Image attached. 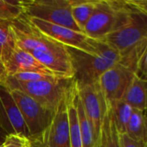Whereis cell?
I'll return each mask as SVG.
<instances>
[{"label": "cell", "instance_id": "d6a6232c", "mask_svg": "<svg viewBox=\"0 0 147 147\" xmlns=\"http://www.w3.org/2000/svg\"><path fill=\"white\" fill-rule=\"evenodd\" d=\"M146 114H147V112H146Z\"/></svg>", "mask_w": 147, "mask_h": 147}, {"label": "cell", "instance_id": "83f0119b", "mask_svg": "<svg viewBox=\"0 0 147 147\" xmlns=\"http://www.w3.org/2000/svg\"><path fill=\"white\" fill-rule=\"evenodd\" d=\"M93 147H105V140H104V134L102 130L101 131V134L97 140H95V143Z\"/></svg>", "mask_w": 147, "mask_h": 147}, {"label": "cell", "instance_id": "836d02e7", "mask_svg": "<svg viewBox=\"0 0 147 147\" xmlns=\"http://www.w3.org/2000/svg\"><path fill=\"white\" fill-rule=\"evenodd\" d=\"M0 85H1V84H0Z\"/></svg>", "mask_w": 147, "mask_h": 147}, {"label": "cell", "instance_id": "6da1fadb", "mask_svg": "<svg viewBox=\"0 0 147 147\" xmlns=\"http://www.w3.org/2000/svg\"><path fill=\"white\" fill-rule=\"evenodd\" d=\"M10 29L15 46L30 53L57 78L70 80L75 78L71 56L66 46L41 33L24 16L10 22Z\"/></svg>", "mask_w": 147, "mask_h": 147}, {"label": "cell", "instance_id": "9c48e42d", "mask_svg": "<svg viewBox=\"0 0 147 147\" xmlns=\"http://www.w3.org/2000/svg\"><path fill=\"white\" fill-rule=\"evenodd\" d=\"M30 140L44 147H71L68 113V87L47 129L38 137Z\"/></svg>", "mask_w": 147, "mask_h": 147}, {"label": "cell", "instance_id": "7c38bea8", "mask_svg": "<svg viewBox=\"0 0 147 147\" xmlns=\"http://www.w3.org/2000/svg\"><path fill=\"white\" fill-rule=\"evenodd\" d=\"M8 134H17L30 139L19 108L10 90L0 85V131Z\"/></svg>", "mask_w": 147, "mask_h": 147}, {"label": "cell", "instance_id": "9a60e30c", "mask_svg": "<svg viewBox=\"0 0 147 147\" xmlns=\"http://www.w3.org/2000/svg\"><path fill=\"white\" fill-rule=\"evenodd\" d=\"M77 91H78V86L76 82L73 78L69 81L68 86V113L71 147H83L80 127H79L77 111L75 107V96Z\"/></svg>", "mask_w": 147, "mask_h": 147}, {"label": "cell", "instance_id": "d4e9b609", "mask_svg": "<svg viewBox=\"0 0 147 147\" xmlns=\"http://www.w3.org/2000/svg\"><path fill=\"white\" fill-rule=\"evenodd\" d=\"M120 147H147V143L134 140L126 134H120Z\"/></svg>", "mask_w": 147, "mask_h": 147}, {"label": "cell", "instance_id": "484cf974", "mask_svg": "<svg viewBox=\"0 0 147 147\" xmlns=\"http://www.w3.org/2000/svg\"><path fill=\"white\" fill-rule=\"evenodd\" d=\"M137 74L142 78L147 79V49L142 55L137 68Z\"/></svg>", "mask_w": 147, "mask_h": 147}, {"label": "cell", "instance_id": "44dd1931", "mask_svg": "<svg viewBox=\"0 0 147 147\" xmlns=\"http://www.w3.org/2000/svg\"><path fill=\"white\" fill-rule=\"evenodd\" d=\"M15 42L10 29V22L0 20V53L3 62L15 49Z\"/></svg>", "mask_w": 147, "mask_h": 147}, {"label": "cell", "instance_id": "f1b7e54d", "mask_svg": "<svg viewBox=\"0 0 147 147\" xmlns=\"http://www.w3.org/2000/svg\"><path fill=\"white\" fill-rule=\"evenodd\" d=\"M133 3L147 13V0H132Z\"/></svg>", "mask_w": 147, "mask_h": 147}, {"label": "cell", "instance_id": "4dcf8cb0", "mask_svg": "<svg viewBox=\"0 0 147 147\" xmlns=\"http://www.w3.org/2000/svg\"><path fill=\"white\" fill-rule=\"evenodd\" d=\"M0 147H3V144H1V145H0Z\"/></svg>", "mask_w": 147, "mask_h": 147}, {"label": "cell", "instance_id": "8992f818", "mask_svg": "<svg viewBox=\"0 0 147 147\" xmlns=\"http://www.w3.org/2000/svg\"><path fill=\"white\" fill-rule=\"evenodd\" d=\"M27 19L29 23L41 33L67 47L75 48L90 54H99L104 47V40H100L91 39L82 32H78L36 18L27 17Z\"/></svg>", "mask_w": 147, "mask_h": 147}, {"label": "cell", "instance_id": "d6986e66", "mask_svg": "<svg viewBox=\"0 0 147 147\" xmlns=\"http://www.w3.org/2000/svg\"><path fill=\"white\" fill-rule=\"evenodd\" d=\"M110 107L112 109L114 125L119 134H126L133 109L123 100L116 102L115 103L110 105Z\"/></svg>", "mask_w": 147, "mask_h": 147}, {"label": "cell", "instance_id": "7a4b0ae2", "mask_svg": "<svg viewBox=\"0 0 147 147\" xmlns=\"http://www.w3.org/2000/svg\"><path fill=\"white\" fill-rule=\"evenodd\" d=\"M130 1L133 5L130 20L104 40L118 52L120 63L137 73L139 62L147 49V13Z\"/></svg>", "mask_w": 147, "mask_h": 147}, {"label": "cell", "instance_id": "52a82bcc", "mask_svg": "<svg viewBox=\"0 0 147 147\" xmlns=\"http://www.w3.org/2000/svg\"><path fill=\"white\" fill-rule=\"evenodd\" d=\"M68 82L69 80L51 78L29 83H17L8 77L5 86L9 90L16 89L23 91L47 109L55 112L66 93Z\"/></svg>", "mask_w": 147, "mask_h": 147}, {"label": "cell", "instance_id": "f546056e", "mask_svg": "<svg viewBox=\"0 0 147 147\" xmlns=\"http://www.w3.org/2000/svg\"><path fill=\"white\" fill-rule=\"evenodd\" d=\"M30 147H44V146H40V145L36 144V143H35V142H33V141L31 140V146Z\"/></svg>", "mask_w": 147, "mask_h": 147}, {"label": "cell", "instance_id": "5bb4252c", "mask_svg": "<svg viewBox=\"0 0 147 147\" xmlns=\"http://www.w3.org/2000/svg\"><path fill=\"white\" fill-rule=\"evenodd\" d=\"M121 100L133 109L147 112V79L135 74Z\"/></svg>", "mask_w": 147, "mask_h": 147}, {"label": "cell", "instance_id": "603a6c76", "mask_svg": "<svg viewBox=\"0 0 147 147\" xmlns=\"http://www.w3.org/2000/svg\"><path fill=\"white\" fill-rule=\"evenodd\" d=\"M9 78L11 80L17 82V83H29V82H35V81L43 80V79L57 78L53 76H47V75L34 73V72H19V73H16L12 76H9Z\"/></svg>", "mask_w": 147, "mask_h": 147}, {"label": "cell", "instance_id": "7402d4cb", "mask_svg": "<svg viewBox=\"0 0 147 147\" xmlns=\"http://www.w3.org/2000/svg\"><path fill=\"white\" fill-rule=\"evenodd\" d=\"M23 16L20 1L0 0V20L12 22Z\"/></svg>", "mask_w": 147, "mask_h": 147}, {"label": "cell", "instance_id": "30bf717a", "mask_svg": "<svg viewBox=\"0 0 147 147\" xmlns=\"http://www.w3.org/2000/svg\"><path fill=\"white\" fill-rule=\"evenodd\" d=\"M135 74L134 71L118 62L100 77L99 85L108 105L122 99Z\"/></svg>", "mask_w": 147, "mask_h": 147}, {"label": "cell", "instance_id": "ffe728a7", "mask_svg": "<svg viewBox=\"0 0 147 147\" xmlns=\"http://www.w3.org/2000/svg\"><path fill=\"white\" fill-rule=\"evenodd\" d=\"M108 105V104H107ZM101 130L104 134L105 147H120V134L114 125L112 109L108 105L107 111L103 120Z\"/></svg>", "mask_w": 147, "mask_h": 147}, {"label": "cell", "instance_id": "277c9868", "mask_svg": "<svg viewBox=\"0 0 147 147\" xmlns=\"http://www.w3.org/2000/svg\"><path fill=\"white\" fill-rule=\"evenodd\" d=\"M68 48L75 71L74 79L78 87L99 83L100 77L120 60L118 52L106 41L99 54H90L72 47Z\"/></svg>", "mask_w": 147, "mask_h": 147}, {"label": "cell", "instance_id": "ac0fdd59", "mask_svg": "<svg viewBox=\"0 0 147 147\" xmlns=\"http://www.w3.org/2000/svg\"><path fill=\"white\" fill-rule=\"evenodd\" d=\"M126 134L131 138L147 143V114L133 109Z\"/></svg>", "mask_w": 147, "mask_h": 147}, {"label": "cell", "instance_id": "8fae6325", "mask_svg": "<svg viewBox=\"0 0 147 147\" xmlns=\"http://www.w3.org/2000/svg\"><path fill=\"white\" fill-rule=\"evenodd\" d=\"M78 91L84 111L93 126L95 140H97L101 131L108 105L99 83L78 87Z\"/></svg>", "mask_w": 147, "mask_h": 147}, {"label": "cell", "instance_id": "1f68e13d", "mask_svg": "<svg viewBox=\"0 0 147 147\" xmlns=\"http://www.w3.org/2000/svg\"><path fill=\"white\" fill-rule=\"evenodd\" d=\"M0 57H1V53H0Z\"/></svg>", "mask_w": 147, "mask_h": 147}, {"label": "cell", "instance_id": "4316f807", "mask_svg": "<svg viewBox=\"0 0 147 147\" xmlns=\"http://www.w3.org/2000/svg\"><path fill=\"white\" fill-rule=\"evenodd\" d=\"M8 77L9 76H8V72H7V69L5 67L4 62L0 57V84L1 85L5 86Z\"/></svg>", "mask_w": 147, "mask_h": 147}, {"label": "cell", "instance_id": "5b68a950", "mask_svg": "<svg viewBox=\"0 0 147 147\" xmlns=\"http://www.w3.org/2000/svg\"><path fill=\"white\" fill-rule=\"evenodd\" d=\"M23 16L82 32L71 14L70 0H21ZM83 33V32H82Z\"/></svg>", "mask_w": 147, "mask_h": 147}, {"label": "cell", "instance_id": "3957f363", "mask_svg": "<svg viewBox=\"0 0 147 147\" xmlns=\"http://www.w3.org/2000/svg\"><path fill=\"white\" fill-rule=\"evenodd\" d=\"M133 9L130 0H97L83 33L91 39L103 40L128 22Z\"/></svg>", "mask_w": 147, "mask_h": 147}, {"label": "cell", "instance_id": "4fadbf2b", "mask_svg": "<svg viewBox=\"0 0 147 147\" xmlns=\"http://www.w3.org/2000/svg\"><path fill=\"white\" fill-rule=\"evenodd\" d=\"M4 65L7 69L8 76H12L19 72H34L55 77L30 53L21 50L16 47L6 59Z\"/></svg>", "mask_w": 147, "mask_h": 147}, {"label": "cell", "instance_id": "2e32d148", "mask_svg": "<svg viewBox=\"0 0 147 147\" xmlns=\"http://www.w3.org/2000/svg\"><path fill=\"white\" fill-rule=\"evenodd\" d=\"M96 2L97 0H70L72 17L82 32L94 10Z\"/></svg>", "mask_w": 147, "mask_h": 147}, {"label": "cell", "instance_id": "cb8c5ba5", "mask_svg": "<svg viewBox=\"0 0 147 147\" xmlns=\"http://www.w3.org/2000/svg\"><path fill=\"white\" fill-rule=\"evenodd\" d=\"M3 147H30L31 140L29 138L17 135L8 134L6 135L4 141L2 143Z\"/></svg>", "mask_w": 147, "mask_h": 147}, {"label": "cell", "instance_id": "ba28073f", "mask_svg": "<svg viewBox=\"0 0 147 147\" xmlns=\"http://www.w3.org/2000/svg\"><path fill=\"white\" fill-rule=\"evenodd\" d=\"M29 130L30 139L41 135L50 124L55 112L47 109L19 90H10Z\"/></svg>", "mask_w": 147, "mask_h": 147}, {"label": "cell", "instance_id": "e0dca14e", "mask_svg": "<svg viewBox=\"0 0 147 147\" xmlns=\"http://www.w3.org/2000/svg\"><path fill=\"white\" fill-rule=\"evenodd\" d=\"M75 107H76L79 127H80V131L82 140V146L93 147L96 140L94 136V132L93 126L84 111L81 101L79 96V91H77L75 96Z\"/></svg>", "mask_w": 147, "mask_h": 147}]
</instances>
